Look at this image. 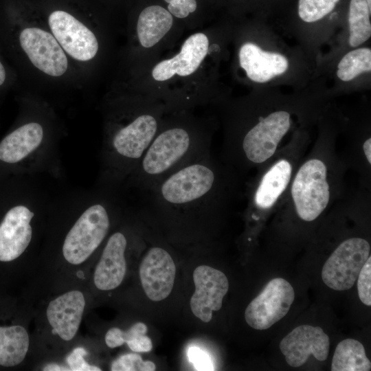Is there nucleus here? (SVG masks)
Masks as SVG:
<instances>
[{"instance_id":"nucleus-9","label":"nucleus","mask_w":371,"mask_h":371,"mask_svg":"<svg viewBox=\"0 0 371 371\" xmlns=\"http://www.w3.org/2000/svg\"><path fill=\"white\" fill-rule=\"evenodd\" d=\"M128 229L125 225L114 228L108 236L89 271L86 282L89 291H111L122 284L127 268L126 254L131 240Z\"/></svg>"},{"instance_id":"nucleus-25","label":"nucleus","mask_w":371,"mask_h":371,"mask_svg":"<svg viewBox=\"0 0 371 371\" xmlns=\"http://www.w3.org/2000/svg\"><path fill=\"white\" fill-rule=\"evenodd\" d=\"M147 330V326L142 322H137L127 330L113 327L106 331L104 341L106 346L115 348L122 346L124 344H128L141 335H146Z\"/></svg>"},{"instance_id":"nucleus-23","label":"nucleus","mask_w":371,"mask_h":371,"mask_svg":"<svg viewBox=\"0 0 371 371\" xmlns=\"http://www.w3.org/2000/svg\"><path fill=\"white\" fill-rule=\"evenodd\" d=\"M85 339L74 344L58 361L67 371H101L100 367L90 363Z\"/></svg>"},{"instance_id":"nucleus-2","label":"nucleus","mask_w":371,"mask_h":371,"mask_svg":"<svg viewBox=\"0 0 371 371\" xmlns=\"http://www.w3.org/2000/svg\"><path fill=\"white\" fill-rule=\"evenodd\" d=\"M241 177L210 154L161 181L148 192L150 203L168 221H210L235 203Z\"/></svg>"},{"instance_id":"nucleus-1","label":"nucleus","mask_w":371,"mask_h":371,"mask_svg":"<svg viewBox=\"0 0 371 371\" xmlns=\"http://www.w3.org/2000/svg\"><path fill=\"white\" fill-rule=\"evenodd\" d=\"M122 190L97 184L52 200L34 278L55 287L86 284L94 256L123 214Z\"/></svg>"},{"instance_id":"nucleus-21","label":"nucleus","mask_w":371,"mask_h":371,"mask_svg":"<svg viewBox=\"0 0 371 371\" xmlns=\"http://www.w3.org/2000/svg\"><path fill=\"white\" fill-rule=\"evenodd\" d=\"M370 12L371 10L366 0L350 1L348 23L350 27L349 44L351 47H358L370 37Z\"/></svg>"},{"instance_id":"nucleus-3","label":"nucleus","mask_w":371,"mask_h":371,"mask_svg":"<svg viewBox=\"0 0 371 371\" xmlns=\"http://www.w3.org/2000/svg\"><path fill=\"white\" fill-rule=\"evenodd\" d=\"M348 170L335 135L320 133L299 164L278 216L307 225L319 221L346 193Z\"/></svg>"},{"instance_id":"nucleus-29","label":"nucleus","mask_w":371,"mask_h":371,"mask_svg":"<svg viewBox=\"0 0 371 371\" xmlns=\"http://www.w3.org/2000/svg\"><path fill=\"white\" fill-rule=\"evenodd\" d=\"M169 12L177 18H186L196 9V0H164Z\"/></svg>"},{"instance_id":"nucleus-28","label":"nucleus","mask_w":371,"mask_h":371,"mask_svg":"<svg viewBox=\"0 0 371 371\" xmlns=\"http://www.w3.org/2000/svg\"><path fill=\"white\" fill-rule=\"evenodd\" d=\"M190 361L196 370H214V366L209 355L195 346L190 347L188 351Z\"/></svg>"},{"instance_id":"nucleus-12","label":"nucleus","mask_w":371,"mask_h":371,"mask_svg":"<svg viewBox=\"0 0 371 371\" xmlns=\"http://www.w3.org/2000/svg\"><path fill=\"white\" fill-rule=\"evenodd\" d=\"M18 44L32 64L43 73L59 77L68 68L67 56L52 34L37 27L19 31Z\"/></svg>"},{"instance_id":"nucleus-16","label":"nucleus","mask_w":371,"mask_h":371,"mask_svg":"<svg viewBox=\"0 0 371 371\" xmlns=\"http://www.w3.org/2000/svg\"><path fill=\"white\" fill-rule=\"evenodd\" d=\"M329 348V337L323 329L307 324L294 328L280 343V349L286 363L295 368L305 363L310 355L320 361H325Z\"/></svg>"},{"instance_id":"nucleus-15","label":"nucleus","mask_w":371,"mask_h":371,"mask_svg":"<svg viewBox=\"0 0 371 371\" xmlns=\"http://www.w3.org/2000/svg\"><path fill=\"white\" fill-rule=\"evenodd\" d=\"M175 273L170 254L161 247H150L139 269L140 282L146 296L154 302L166 299L172 290Z\"/></svg>"},{"instance_id":"nucleus-20","label":"nucleus","mask_w":371,"mask_h":371,"mask_svg":"<svg viewBox=\"0 0 371 371\" xmlns=\"http://www.w3.org/2000/svg\"><path fill=\"white\" fill-rule=\"evenodd\" d=\"M370 368V361L361 342L346 339L337 344L332 360V371H369Z\"/></svg>"},{"instance_id":"nucleus-27","label":"nucleus","mask_w":371,"mask_h":371,"mask_svg":"<svg viewBox=\"0 0 371 371\" xmlns=\"http://www.w3.org/2000/svg\"><path fill=\"white\" fill-rule=\"evenodd\" d=\"M357 290L360 300L371 306V256H370L357 277Z\"/></svg>"},{"instance_id":"nucleus-19","label":"nucleus","mask_w":371,"mask_h":371,"mask_svg":"<svg viewBox=\"0 0 371 371\" xmlns=\"http://www.w3.org/2000/svg\"><path fill=\"white\" fill-rule=\"evenodd\" d=\"M173 19L171 14L159 5H151L140 13L137 32L140 44L150 47L157 43L170 30Z\"/></svg>"},{"instance_id":"nucleus-5","label":"nucleus","mask_w":371,"mask_h":371,"mask_svg":"<svg viewBox=\"0 0 371 371\" xmlns=\"http://www.w3.org/2000/svg\"><path fill=\"white\" fill-rule=\"evenodd\" d=\"M89 295L86 284L53 287L29 282L27 298L33 311L37 355L35 367L47 361H59L80 340Z\"/></svg>"},{"instance_id":"nucleus-32","label":"nucleus","mask_w":371,"mask_h":371,"mask_svg":"<svg viewBox=\"0 0 371 371\" xmlns=\"http://www.w3.org/2000/svg\"><path fill=\"white\" fill-rule=\"evenodd\" d=\"M369 8L371 10V0H366Z\"/></svg>"},{"instance_id":"nucleus-17","label":"nucleus","mask_w":371,"mask_h":371,"mask_svg":"<svg viewBox=\"0 0 371 371\" xmlns=\"http://www.w3.org/2000/svg\"><path fill=\"white\" fill-rule=\"evenodd\" d=\"M208 47V38L204 34L191 35L183 43L179 54L155 65L152 71L153 78L164 81L175 74L187 76L193 74L207 55Z\"/></svg>"},{"instance_id":"nucleus-8","label":"nucleus","mask_w":371,"mask_h":371,"mask_svg":"<svg viewBox=\"0 0 371 371\" xmlns=\"http://www.w3.org/2000/svg\"><path fill=\"white\" fill-rule=\"evenodd\" d=\"M310 144L306 134L295 133L269 160L254 170L245 189L248 221L259 225L267 216L276 212Z\"/></svg>"},{"instance_id":"nucleus-11","label":"nucleus","mask_w":371,"mask_h":371,"mask_svg":"<svg viewBox=\"0 0 371 371\" xmlns=\"http://www.w3.org/2000/svg\"><path fill=\"white\" fill-rule=\"evenodd\" d=\"M294 298L291 284L283 278H274L246 308V322L256 330L268 329L287 314Z\"/></svg>"},{"instance_id":"nucleus-24","label":"nucleus","mask_w":371,"mask_h":371,"mask_svg":"<svg viewBox=\"0 0 371 371\" xmlns=\"http://www.w3.org/2000/svg\"><path fill=\"white\" fill-rule=\"evenodd\" d=\"M339 0H299L298 14L307 23L322 19L329 14Z\"/></svg>"},{"instance_id":"nucleus-26","label":"nucleus","mask_w":371,"mask_h":371,"mask_svg":"<svg viewBox=\"0 0 371 371\" xmlns=\"http://www.w3.org/2000/svg\"><path fill=\"white\" fill-rule=\"evenodd\" d=\"M155 365L150 361H144L139 355L128 353L115 359L111 365L112 371H154Z\"/></svg>"},{"instance_id":"nucleus-6","label":"nucleus","mask_w":371,"mask_h":371,"mask_svg":"<svg viewBox=\"0 0 371 371\" xmlns=\"http://www.w3.org/2000/svg\"><path fill=\"white\" fill-rule=\"evenodd\" d=\"M211 154V138L198 128L174 124L158 130L123 188L149 192L183 167Z\"/></svg>"},{"instance_id":"nucleus-14","label":"nucleus","mask_w":371,"mask_h":371,"mask_svg":"<svg viewBox=\"0 0 371 371\" xmlns=\"http://www.w3.org/2000/svg\"><path fill=\"white\" fill-rule=\"evenodd\" d=\"M195 291L190 299L192 313L203 322L212 318V311L221 309L223 299L229 289L226 276L207 265L197 267L193 272Z\"/></svg>"},{"instance_id":"nucleus-10","label":"nucleus","mask_w":371,"mask_h":371,"mask_svg":"<svg viewBox=\"0 0 371 371\" xmlns=\"http://www.w3.org/2000/svg\"><path fill=\"white\" fill-rule=\"evenodd\" d=\"M370 250L368 240L360 236L340 241L323 266V282L335 291L350 289L370 256Z\"/></svg>"},{"instance_id":"nucleus-18","label":"nucleus","mask_w":371,"mask_h":371,"mask_svg":"<svg viewBox=\"0 0 371 371\" xmlns=\"http://www.w3.org/2000/svg\"><path fill=\"white\" fill-rule=\"evenodd\" d=\"M240 67L247 77L256 82H266L284 73L288 60L280 54L263 51L258 45L247 43L239 52Z\"/></svg>"},{"instance_id":"nucleus-7","label":"nucleus","mask_w":371,"mask_h":371,"mask_svg":"<svg viewBox=\"0 0 371 371\" xmlns=\"http://www.w3.org/2000/svg\"><path fill=\"white\" fill-rule=\"evenodd\" d=\"M59 139L41 121L25 120L0 140V179L47 173L62 176Z\"/></svg>"},{"instance_id":"nucleus-4","label":"nucleus","mask_w":371,"mask_h":371,"mask_svg":"<svg viewBox=\"0 0 371 371\" xmlns=\"http://www.w3.org/2000/svg\"><path fill=\"white\" fill-rule=\"evenodd\" d=\"M31 177L0 179V262L23 260L33 278L39 265L52 199Z\"/></svg>"},{"instance_id":"nucleus-13","label":"nucleus","mask_w":371,"mask_h":371,"mask_svg":"<svg viewBox=\"0 0 371 371\" xmlns=\"http://www.w3.org/2000/svg\"><path fill=\"white\" fill-rule=\"evenodd\" d=\"M48 25L64 52L73 58L85 62L96 55L98 42L95 35L70 13L53 11L48 17Z\"/></svg>"},{"instance_id":"nucleus-22","label":"nucleus","mask_w":371,"mask_h":371,"mask_svg":"<svg viewBox=\"0 0 371 371\" xmlns=\"http://www.w3.org/2000/svg\"><path fill=\"white\" fill-rule=\"evenodd\" d=\"M371 70V50L359 48L346 54L338 65L337 76L342 81H350Z\"/></svg>"},{"instance_id":"nucleus-31","label":"nucleus","mask_w":371,"mask_h":371,"mask_svg":"<svg viewBox=\"0 0 371 371\" xmlns=\"http://www.w3.org/2000/svg\"><path fill=\"white\" fill-rule=\"evenodd\" d=\"M8 79L7 69L0 57V87L3 86Z\"/></svg>"},{"instance_id":"nucleus-30","label":"nucleus","mask_w":371,"mask_h":371,"mask_svg":"<svg viewBox=\"0 0 371 371\" xmlns=\"http://www.w3.org/2000/svg\"><path fill=\"white\" fill-rule=\"evenodd\" d=\"M126 344L132 351L136 352H150L153 348L150 339L146 335H141Z\"/></svg>"}]
</instances>
